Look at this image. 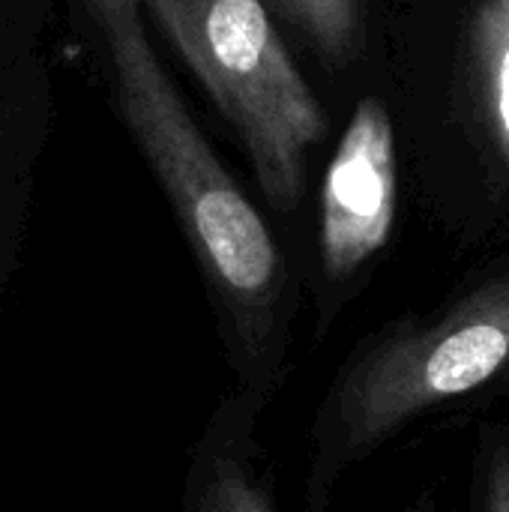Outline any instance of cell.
Masks as SVG:
<instances>
[{
  "instance_id": "30bf717a",
  "label": "cell",
  "mask_w": 509,
  "mask_h": 512,
  "mask_svg": "<svg viewBox=\"0 0 509 512\" xmlns=\"http://www.w3.org/2000/svg\"><path fill=\"white\" fill-rule=\"evenodd\" d=\"M138 3H144V0H138Z\"/></svg>"
},
{
  "instance_id": "277c9868",
  "label": "cell",
  "mask_w": 509,
  "mask_h": 512,
  "mask_svg": "<svg viewBox=\"0 0 509 512\" xmlns=\"http://www.w3.org/2000/svg\"><path fill=\"white\" fill-rule=\"evenodd\" d=\"M396 219V141L387 108L357 105L324 177L321 261L330 282L357 276L390 240Z\"/></svg>"
},
{
  "instance_id": "5b68a950",
  "label": "cell",
  "mask_w": 509,
  "mask_h": 512,
  "mask_svg": "<svg viewBox=\"0 0 509 512\" xmlns=\"http://www.w3.org/2000/svg\"><path fill=\"white\" fill-rule=\"evenodd\" d=\"M264 396L243 390L213 417L192 462L186 512H276L252 465V429Z\"/></svg>"
},
{
  "instance_id": "7a4b0ae2",
  "label": "cell",
  "mask_w": 509,
  "mask_h": 512,
  "mask_svg": "<svg viewBox=\"0 0 509 512\" xmlns=\"http://www.w3.org/2000/svg\"><path fill=\"white\" fill-rule=\"evenodd\" d=\"M509 369V276L432 327H399L366 348L336 384L318 423L312 504L330 483L426 408L474 393Z\"/></svg>"
},
{
  "instance_id": "9c48e42d",
  "label": "cell",
  "mask_w": 509,
  "mask_h": 512,
  "mask_svg": "<svg viewBox=\"0 0 509 512\" xmlns=\"http://www.w3.org/2000/svg\"><path fill=\"white\" fill-rule=\"evenodd\" d=\"M504 375H507V384H509V369H507V372H504Z\"/></svg>"
},
{
  "instance_id": "8992f818",
  "label": "cell",
  "mask_w": 509,
  "mask_h": 512,
  "mask_svg": "<svg viewBox=\"0 0 509 512\" xmlns=\"http://www.w3.org/2000/svg\"><path fill=\"white\" fill-rule=\"evenodd\" d=\"M474 39L492 129L509 156V0H486L480 6Z\"/></svg>"
},
{
  "instance_id": "52a82bcc",
  "label": "cell",
  "mask_w": 509,
  "mask_h": 512,
  "mask_svg": "<svg viewBox=\"0 0 509 512\" xmlns=\"http://www.w3.org/2000/svg\"><path fill=\"white\" fill-rule=\"evenodd\" d=\"M315 48L336 66L360 51V0H273Z\"/></svg>"
},
{
  "instance_id": "ba28073f",
  "label": "cell",
  "mask_w": 509,
  "mask_h": 512,
  "mask_svg": "<svg viewBox=\"0 0 509 512\" xmlns=\"http://www.w3.org/2000/svg\"><path fill=\"white\" fill-rule=\"evenodd\" d=\"M486 512H509V447L501 450L489 465Z\"/></svg>"
},
{
  "instance_id": "6da1fadb",
  "label": "cell",
  "mask_w": 509,
  "mask_h": 512,
  "mask_svg": "<svg viewBox=\"0 0 509 512\" xmlns=\"http://www.w3.org/2000/svg\"><path fill=\"white\" fill-rule=\"evenodd\" d=\"M123 120L150 159L219 297L249 387L270 396L285 357V267L273 234L222 168L147 42L138 0H87Z\"/></svg>"
},
{
  "instance_id": "3957f363",
  "label": "cell",
  "mask_w": 509,
  "mask_h": 512,
  "mask_svg": "<svg viewBox=\"0 0 509 512\" xmlns=\"http://www.w3.org/2000/svg\"><path fill=\"white\" fill-rule=\"evenodd\" d=\"M246 144L276 210H294L324 111L261 0H144Z\"/></svg>"
}]
</instances>
